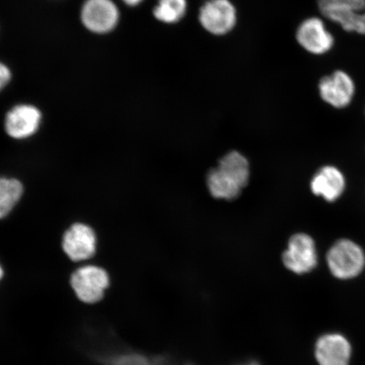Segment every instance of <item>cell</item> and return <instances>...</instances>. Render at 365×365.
I'll return each instance as SVG.
<instances>
[{
	"label": "cell",
	"instance_id": "obj_1",
	"mask_svg": "<svg viewBox=\"0 0 365 365\" xmlns=\"http://www.w3.org/2000/svg\"><path fill=\"white\" fill-rule=\"evenodd\" d=\"M250 176L247 158L236 150L228 153L208 173L207 184L214 198L236 199L248 185Z\"/></svg>",
	"mask_w": 365,
	"mask_h": 365
},
{
	"label": "cell",
	"instance_id": "obj_2",
	"mask_svg": "<svg viewBox=\"0 0 365 365\" xmlns=\"http://www.w3.org/2000/svg\"><path fill=\"white\" fill-rule=\"evenodd\" d=\"M327 262L333 277L339 280H350L364 271L365 254L353 240L341 239L328 250Z\"/></svg>",
	"mask_w": 365,
	"mask_h": 365
},
{
	"label": "cell",
	"instance_id": "obj_3",
	"mask_svg": "<svg viewBox=\"0 0 365 365\" xmlns=\"http://www.w3.org/2000/svg\"><path fill=\"white\" fill-rule=\"evenodd\" d=\"M70 284L76 298L86 304L101 301L110 285V277L104 268L84 264L71 274Z\"/></svg>",
	"mask_w": 365,
	"mask_h": 365
},
{
	"label": "cell",
	"instance_id": "obj_4",
	"mask_svg": "<svg viewBox=\"0 0 365 365\" xmlns=\"http://www.w3.org/2000/svg\"><path fill=\"white\" fill-rule=\"evenodd\" d=\"M200 26L209 34L223 36L238 23V11L231 0H205L198 13Z\"/></svg>",
	"mask_w": 365,
	"mask_h": 365
},
{
	"label": "cell",
	"instance_id": "obj_5",
	"mask_svg": "<svg viewBox=\"0 0 365 365\" xmlns=\"http://www.w3.org/2000/svg\"><path fill=\"white\" fill-rule=\"evenodd\" d=\"M82 24L91 33H110L120 21V11L113 0H86L81 8Z\"/></svg>",
	"mask_w": 365,
	"mask_h": 365
},
{
	"label": "cell",
	"instance_id": "obj_6",
	"mask_svg": "<svg viewBox=\"0 0 365 365\" xmlns=\"http://www.w3.org/2000/svg\"><path fill=\"white\" fill-rule=\"evenodd\" d=\"M282 261L289 270L299 275L312 272L318 264L317 246L312 237L303 232L292 236Z\"/></svg>",
	"mask_w": 365,
	"mask_h": 365
},
{
	"label": "cell",
	"instance_id": "obj_7",
	"mask_svg": "<svg viewBox=\"0 0 365 365\" xmlns=\"http://www.w3.org/2000/svg\"><path fill=\"white\" fill-rule=\"evenodd\" d=\"M98 238L93 227L76 222L66 231L62 238V249L71 261L86 262L97 252Z\"/></svg>",
	"mask_w": 365,
	"mask_h": 365
},
{
	"label": "cell",
	"instance_id": "obj_8",
	"mask_svg": "<svg viewBox=\"0 0 365 365\" xmlns=\"http://www.w3.org/2000/svg\"><path fill=\"white\" fill-rule=\"evenodd\" d=\"M295 38L301 48L314 56L330 52L334 46V36L327 30L325 22L319 17L304 20L297 29Z\"/></svg>",
	"mask_w": 365,
	"mask_h": 365
},
{
	"label": "cell",
	"instance_id": "obj_9",
	"mask_svg": "<svg viewBox=\"0 0 365 365\" xmlns=\"http://www.w3.org/2000/svg\"><path fill=\"white\" fill-rule=\"evenodd\" d=\"M42 118V113L34 105H16L6 114L4 130L13 139H29L38 131Z\"/></svg>",
	"mask_w": 365,
	"mask_h": 365
},
{
	"label": "cell",
	"instance_id": "obj_10",
	"mask_svg": "<svg viewBox=\"0 0 365 365\" xmlns=\"http://www.w3.org/2000/svg\"><path fill=\"white\" fill-rule=\"evenodd\" d=\"M319 93L323 101L335 108H345L352 103L354 81L348 73L336 71L319 82Z\"/></svg>",
	"mask_w": 365,
	"mask_h": 365
},
{
	"label": "cell",
	"instance_id": "obj_11",
	"mask_svg": "<svg viewBox=\"0 0 365 365\" xmlns=\"http://www.w3.org/2000/svg\"><path fill=\"white\" fill-rule=\"evenodd\" d=\"M314 355L319 365H349L352 346L340 333H327L317 340Z\"/></svg>",
	"mask_w": 365,
	"mask_h": 365
},
{
	"label": "cell",
	"instance_id": "obj_12",
	"mask_svg": "<svg viewBox=\"0 0 365 365\" xmlns=\"http://www.w3.org/2000/svg\"><path fill=\"white\" fill-rule=\"evenodd\" d=\"M314 195L321 196L328 202H335L346 189L344 173L334 166H325L319 170L310 182Z\"/></svg>",
	"mask_w": 365,
	"mask_h": 365
},
{
	"label": "cell",
	"instance_id": "obj_13",
	"mask_svg": "<svg viewBox=\"0 0 365 365\" xmlns=\"http://www.w3.org/2000/svg\"><path fill=\"white\" fill-rule=\"evenodd\" d=\"M317 4L324 17L340 26L365 11V0H317Z\"/></svg>",
	"mask_w": 365,
	"mask_h": 365
},
{
	"label": "cell",
	"instance_id": "obj_14",
	"mask_svg": "<svg viewBox=\"0 0 365 365\" xmlns=\"http://www.w3.org/2000/svg\"><path fill=\"white\" fill-rule=\"evenodd\" d=\"M23 193L24 187L20 180L0 177V220L10 215L19 203Z\"/></svg>",
	"mask_w": 365,
	"mask_h": 365
},
{
	"label": "cell",
	"instance_id": "obj_15",
	"mask_svg": "<svg viewBox=\"0 0 365 365\" xmlns=\"http://www.w3.org/2000/svg\"><path fill=\"white\" fill-rule=\"evenodd\" d=\"M188 0H158L153 16L166 25H175L184 20L188 12Z\"/></svg>",
	"mask_w": 365,
	"mask_h": 365
},
{
	"label": "cell",
	"instance_id": "obj_16",
	"mask_svg": "<svg viewBox=\"0 0 365 365\" xmlns=\"http://www.w3.org/2000/svg\"><path fill=\"white\" fill-rule=\"evenodd\" d=\"M11 80V71L4 63L0 61V91L9 84Z\"/></svg>",
	"mask_w": 365,
	"mask_h": 365
},
{
	"label": "cell",
	"instance_id": "obj_17",
	"mask_svg": "<svg viewBox=\"0 0 365 365\" xmlns=\"http://www.w3.org/2000/svg\"><path fill=\"white\" fill-rule=\"evenodd\" d=\"M122 1L124 2L128 6L135 7L140 6V4L143 3L144 0H122Z\"/></svg>",
	"mask_w": 365,
	"mask_h": 365
},
{
	"label": "cell",
	"instance_id": "obj_18",
	"mask_svg": "<svg viewBox=\"0 0 365 365\" xmlns=\"http://www.w3.org/2000/svg\"><path fill=\"white\" fill-rule=\"evenodd\" d=\"M4 277V270L2 264L0 263V282H2Z\"/></svg>",
	"mask_w": 365,
	"mask_h": 365
},
{
	"label": "cell",
	"instance_id": "obj_19",
	"mask_svg": "<svg viewBox=\"0 0 365 365\" xmlns=\"http://www.w3.org/2000/svg\"><path fill=\"white\" fill-rule=\"evenodd\" d=\"M247 365H258L257 364H247Z\"/></svg>",
	"mask_w": 365,
	"mask_h": 365
}]
</instances>
